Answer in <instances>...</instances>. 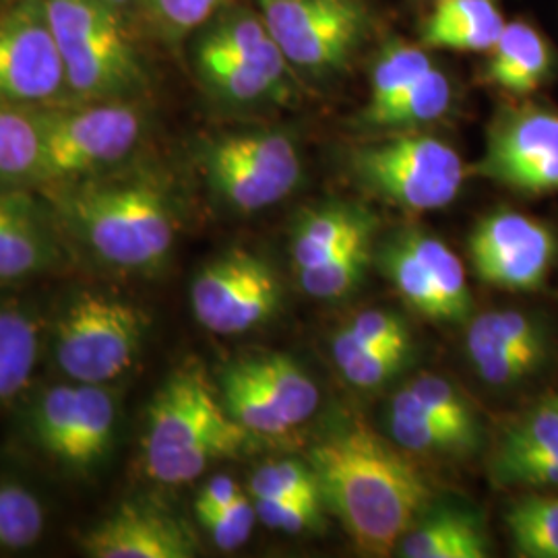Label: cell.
Returning a JSON list of instances; mask_svg holds the SVG:
<instances>
[{"label":"cell","instance_id":"1","mask_svg":"<svg viewBox=\"0 0 558 558\" xmlns=\"http://www.w3.org/2000/svg\"><path fill=\"white\" fill-rule=\"evenodd\" d=\"M308 463L323 505L364 555H391L430 499L426 482L398 445L362 422L317 442Z\"/></svg>","mask_w":558,"mask_h":558},{"label":"cell","instance_id":"2","mask_svg":"<svg viewBox=\"0 0 558 558\" xmlns=\"http://www.w3.org/2000/svg\"><path fill=\"white\" fill-rule=\"evenodd\" d=\"M57 186L60 218L96 259L147 274L170 257L179 214L163 180L149 172H104Z\"/></svg>","mask_w":558,"mask_h":558},{"label":"cell","instance_id":"3","mask_svg":"<svg viewBox=\"0 0 558 558\" xmlns=\"http://www.w3.org/2000/svg\"><path fill=\"white\" fill-rule=\"evenodd\" d=\"M253 435L230 416L220 389L193 362L177 368L151 398L141 440L147 476L180 486L221 459L234 458Z\"/></svg>","mask_w":558,"mask_h":558},{"label":"cell","instance_id":"4","mask_svg":"<svg viewBox=\"0 0 558 558\" xmlns=\"http://www.w3.org/2000/svg\"><path fill=\"white\" fill-rule=\"evenodd\" d=\"M59 44L69 101L140 100L151 87L147 62L124 13L100 0H44Z\"/></svg>","mask_w":558,"mask_h":558},{"label":"cell","instance_id":"5","mask_svg":"<svg viewBox=\"0 0 558 558\" xmlns=\"http://www.w3.org/2000/svg\"><path fill=\"white\" fill-rule=\"evenodd\" d=\"M201 85L232 106L286 101L292 96V64L269 34L259 11L226 7L201 29L193 46Z\"/></svg>","mask_w":558,"mask_h":558},{"label":"cell","instance_id":"6","mask_svg":"<svg viewBox=\"0 0 558 558\" xmlns=\"http://www.w3.org/2000/svg\"><path fill=\"white\" fill-rule=\"evenodd\" d=\"M32 112L41 137L36 184L104 174L137 149L145 131L137 100L60 101Z\"/></svg>","mask_w":558,"mask_h":558},{"label":"cell","instance_id":"7","mask_svg":"<svg viewBox=\"0 0 558 558\" xmlns=\"http://www.w3.org/2000/svg\"><path fill=\"white\" fill-rule=\"evenodd\" d=\"M345 170L364 193L410 214L451 205L465 180V166L449 143L414 131L350 147Z\"/></svg>","mask_w":558,"mask_h":558},{"label":"cell","instance_id":"8","mask_svg":"<svg viewBox=\"0 0 558 558\" xmlns=\"http://www.w3.org/2000/svg\"><path fill=\"white\" fill-rule=\"evenodd\" d=\"M149 325V315L131 300L108 292H81L54 325V362L73 383H114L140 359Z\"/></svg>","mask_w":558,"mask_h":558},{"label":"cell","instance_id":"9","mask_svg":"<svg viewBox=\"0 0 558 558\" xmlns=\"http://www.w3.org/2000/svg\"><path fill=\"white\" fill-rule=\"evenodd\" d=\"M199 163L216 197L240 214L290 197L304 170L296 141L274 129L218 135L201 147Z\"/></svg>","mask_w":558,"mask_h":558},{"label":"cell","instance_id":"10","mask_svg":"<svg viewBox=\"0 0 558 558\" xmlns=\"http://www.w3.org/2000/svg\"><path fill=\"white\" fill-rule=\"evenodd\" d=\"M260 17L286 60L304 73H341L373 27L366 0H257Z\"/></svg>","mask_w":558,"mask_h":558},{"label":"cell","instance_id":"11","mask_svg":"<svg viewBox=\"0 0 558 558\" xmlns=\"http://www.w3.org/2000/svg\"><path fill=\"white\" fill-rule=\"evenodd\" d=\"M472 174L525 197L558 193V110L539 101L500 106Z\"/></svg>","mask_w":558,"mask_h":558},{"label":"cell","instance_id":"12","mask_svg":"<svg viewBox=\"0 0 558 558\" xmlns=\"http://www.w3.org/2000/svg\"><path fill=\"white\" fill-rule=\"evenodd\" d=\"M119 428V399L106 385L52 387L29 412V435L59 465L87 474L110 456Z\"/></svg>","mask_w":558,"mask_h":558},{"label":"cell","instance_id":"13","mask_svg":"<svg viewBox=\"0 0 558 558\" xmlns=\"http://www.w3.org/2000/svg\"><path fill=\"white\" fill-rule=\"evenodd\" d=\"M375 253L380 271L414 313L437 323L470 319L474 300L465 267L442 240L408 228L391 234Z\"/></svg>","mask_w":558,"mask_h":558},{"label":"cell","instance_id":"14","mask_svg":"<svg viewBox=\"0 0 558 558\" xmlns=\"http://www.w3.org/2000/svg\"><path fill=\"white\" fill-rule=\"evenodd\" d=\"M281 283L267 260L232 248L205 263L191 281V308L207 331L240 336L278 313Z\"/></svg>","mask_w":558,"mask_h":558},{"label":"cell","instance_id":"15","mask_svg":"<svg viewBox=\"0 0 558 558\" xmlns=\"http://www.w3.org/2000/svg\"><path fill=\"white\" fill-rule=\"evenodd\" d=\"M60 101H69L66 75L44 0H13L0 9V104Z\"/></svg>","mask_w":558,"mask_h":558},{"label":"cell","instance_id":"16","mask_svg":"<svg viewBox=\"0 0 558 558\" xmlns=\"http://www.w3.org/2000/svg\"><path fill=\"white\" fill-rule=\"evenodd\" d=\"M470 259L484 283L505 292H538L558 259L553 228L515 209H497L476 223Z\"/></svg>","mask_w":558,"mask_h":558},{"label":"cell","instance_id":"17","mask_svg":"<svg viewBox=\"0 0 558 558\" xmlns=\"http://www.w3.org/2000/svg\"><path fill=\"white\" fill-rule=\"evenodd\" d=\"M465 350L480 379L509 387L538 373L550 354V338L534 315L502 308L482 313L470 323Z\"/></svg>","mask_w":558,"mask_h":558},{"label":"cell","instance_id":"18","mask_svg":"<svg viewBox=\"0 0 558 558\" xmlns=\"http://www.w3.org/2000/svg\"><path fill=\"white\" fill-rule=\"evenodd\" d=\"M83 555L92 558H191V530L160 507L129 500L81 536Z\"/></svg>","mask_w":558,"mask_h":558},{"label":"cell","instance_id":"19","mask_svg":"<svg viewBox=\"0 0 558 558\" xmlns=\"http://www.w3.org/2000/svg\"><path fill=\"white\" fill-rule=\"evenodd\" d=\"M59 263V242L38 205L20 191H0V283L36 278Z\"/></svg>","mask_w":558,"mask_h":558},{"label":"cell","instance_id":"20","mask_svg":"<svg viewBox=\"0 0 558 558\" xmlns=\"http://www.w3.org/2000/svg\"><path fill=\"white\" fill-rule=\"evenodd\" d=\"M240 373L253 385L276 437L304 424L319 408L317 383L288 354H260L236 360Z\"/></svg>","mask_w":558,"mask_h":558},{"label":"cell","instance_id":"21","mask_svg":"<svg viewBox=\"0 0 558 558\" xmlns=\"http://www.w3.org/2000/svg\"><path fill=\"white\" fill-rule=\"evenodd\" d=\"M555 69L553 44L536 25L518 20L505 25L499 41L488 52L482 77L513 98H527L553 77Z\"/></svg>","mask_w":558,"mask_h":558},{"label":"cell","instance_id":"22","mask_svg":"<svg viewBox=\"0 0 558 558\" xmlns=\"http://www.w3.org/2000/svg\"><path fill=\"white\" fill-rule=\"evenodd\" d=\"M377 230V216L348 201H327L302 211L292 228L290 253L294 269L320 265L360 234Z\"/></svg>","mask_w":558,"mask_h":558},{"label":"cell","instance_id":"23","mask_svg":"<svg viewBox=\"0 0 558 558\" xmlns=\"http://www.w3.org/2000/svg\"><path fill=\"white\" fill-rule=\"evenodd\" d=\"M488 550L478 515L459 507L422 511L398 544L403 558H486Z\"/></svg>","mask_w":558,"mask_h":558},{"label":"cell","instance_id":"24","mask_svg":"<svg viewBox=\"0 0 558 558\" xmlns=\"http://www.w3.org/2000/svg\"><path fill=\"white\" fill-rule=\"evenodd\" d=\"M505 25L495 0H437L420 38L428 50L490 52Z\"/></svg>","mask_w":558,"mask_h":558},{"label":"cell","instance_id":"25","mask_svg":"<svg viewBox=\"0 0 558 558\" xmlns=\"http://www.w3.org/2000/svg\"><path fill=\"white\" fill-rule=\"evenodd\" d=\"M389 435L403 451L426 458H470L476 451L403 387L389 403Z\"/></svg>","mask_w":558,"mask_h":558},{"label":"cell","instance_id":"26","mask_svg":"<svg viewBox=\"0 0 558 558\" xmlns=\"http://www.w3.org/2000/svg\"><path fill=\"white\" fill-rule=\"evenodd\" d=\"M433 66L435 62L424 46L399 38L387 41L373 64L368 101L356 119L360 126L371 129V124Z\"/></svg>","mask_w":558,"mask_h":558},{"label":"cell","instance_id":"27","mask_svg":"<svg viewBox=\"0 0 558 558\" xmlns=\"http://www.w3.org/2000/svg\"><path fill=\"white\" fill-rule=\"evenodd\" d=\"M40 319L15 304H0V410L29 385L40 359Z\"/></svg>","mask_w":558,"mask_h":558},{"label":"cell","instance_id":"28","mask_svg":"<svg viewBox=\"0 0 558 558\" xmlns=\"http://www.w3.org/2000/svg\"><path fill=\"white\" fill-rule=\"evenodd\" d=\"M40 160V126L32 108L0 104V186L36 184Z\"/></svg>","mask_w":558,"mask_h":558},{"label":"cell","instance_id":"29","mask_svg":"<svg viewBox=\"0 0 558 558\" xmlns=\"http://www.w3.org/2000/svg\"><path fill=\"white\" fill-rule=\"evenodd\" d=\"M453 104V83L435 64L371 124L373 131H418L442 119Z\"/></svg>","mask_w":558,"mask_h":558},{"label":"cell","instance_id":"30","mask_svg":"<svg viewBox=\"0 0 558 558\" xmlns=\"http://www.w3.org/2000/svg\"><path fill=\"white\" fill-rule=\"evenodd\" d=\"M377 230H368L350 240L331 259L296 271L300 288L317 300H339L354 292L373 263V236Z\"/></svg>","mask_w":558,"mask_h":558},{"label":"cell","instance_id":"31","mask_svg":"<svg viewBox=\"0 0 558 558\" xmlns=\"http://www.w3.org/2000/svg\"><path fill=\"white\" fill-rule=\"evenodd\" d=\"M331 352L341 377L350 385L359 389H377L403 371L412 350L371 345L341 329L331 341Z\"/></svg>","mask_w":558,"mask_h":558},{"label":"cell","instance_id":"32","mask_svg":"<svg viewBox=\"0 0 558 558\" xmlns=\"http://www.w3.org/2000/svg\"><path fill=\"white\" fill-rule=\"evenodd\" d=\"M505 523L519 557L558 558V497H523Z\"/></svg>","mask_w":558,"mask_h":558},{"label":"cell","instance_id":"33","mask_svg":"<svg viewBox=\"0 0 558 558\" xmlns=\"http://www.w3.org/2000/svg\"><path fill=\"white\" fill-rule=\"evenodd\" d=\"M46 513L36 493L15 480H0V550H25L44 536Z\"/></svg>","mask_w":558,"mask_h":558},{"label":"cell","instance_id":"34","mask_svg":"<svg viewBox=\"0 0 558 558\" xmlns=\"http://www.w3.org/2000/svg\"><path fill=\"white\" fill-rule=\"evenodd\" d=\"M408 387L442 424H447L474 451H478L482 447V426L478 416L453 383L437 375H420Z\"/></svg>","mask_w":558,"mask_h":558},{"label":"cell","instance_id":"35","mask_svg":"<svg viewBox=\"0 0 558 558\" xmlns=\"http://www.w3.org/2000/svg\"><path fill=\"white\" fill-rule=\"evenodd\" d=\"M495 456L558 459V403L548 399L515 422L500 440Z\"/></svg>","mask_w":558,"mask_h":558},{"label":"cell","instance_id":"36","mask_svg":"<svg viewBox=\"0 0 558 558\" xmlns=\"http://www.w3.org/2000/svg\"><path fill=\"white\" fill-rule=\"evenodd\" d=\"M248 495L253 499H320L319 480L311 463H302L296 459H279L263 463L259 470H255V474L248 480Z\"/></svg>","mask_w":558,"mask_h":558},{"label":"cell","instance_id":"37","mask_svg":"<svg viewBox=\"0 0 558 558\" xmlns=\"http://www.w3.org/2000/svg\"><path fill=\"white\" fill-rule=\"evenodd\" d=\"M141 7L166 40L180 41L201 32L228 7V0H141Z\"/></svg>","mask_w":558,"mask_h":558},{"label":"cell","instance_id":"38","mask_svg":"<svg viewBox=\"0 0 558 558\" xmlns=\"http://www.w3.org/2000/svg\"><path fill=\"white\" fill-rule=\"evenodd\" d=\"M253 502H255L259 521H263L267 527L283 534L317 532L325 525L320 499L265 497V499H253Z\"/></svg>","mask_w":558,"mask_h":558},{"label":"cell","instance_id":"39","mask_svg":"<svg viewBox=\"0 0 558 558\" xmlns=\"http://www.w3.org/2000/svg\"><path fill=\"white\" fill-rule=\"evenodd\" d=\"M257 509L251 495L242 493L239 499L232 500L228 507L220 511L205 515L199 521L203 527L209 532L214 544L221 550H236L246 539L251 538L255 521H257Z\"/></svg>","mask_w":558,"mask_h":558},{"label":"cell","instance_id":"40","mask_svg":"<svg viewBox=\"0 0 558 558\" xmlns=\"http://www.w3.org/2000/svg\"><path fill=\"white\" fill-rule=\"evenodd\" d=\"M343 331L371 345L412 350L410 327L405 319H401L393 311H380V308L362 311L343 327Z\"/></svg>","mask_w":558,"mask_h":558},{"label":"cell","instance_id":"41","mask_svg":"<svg viewBox=\"0 0 558 558\" xmlns=\"http://www.w3.org/2000/svg\"><path fill=\"white\" fill-rule=\"evenodd\" d=\"M244 490L240 488L239 482L226 474H218L211 480H207V484L201 488L199 497L195 500V513L197 518L211 515L216 511H220L223 507H228L232 500L239 499Z\"/></svg>","mask_w":558,"mask_h":558},{"label":"cell","instance_id":"42","mask_svg":"<svg viewBox=\"0 0 558 558\" xmlns=\"http://www.w3.org/2000/svg\"><path fill=\"white\" fill-rule=\"evenodd\" d=\"M104 4H108V7H112V9H117L120 13H129V11H133V9H137L141 7V0H100Z\"/></svg>","mask_w":558,"mask_h":558},{"label":"cell","instance_id":"43","mask_svg":"<svg viewBox=\"0 0 558 558\" xmlns=\"http://www.w3.org/2000/svg\"><path fill=\"white\" fill-rule=\"evenodd\" d=\"M555 399H557V403H558V396H557V398H555Z\"/></svg>","mask_w":558,"mask_h":558}]
</instances>
